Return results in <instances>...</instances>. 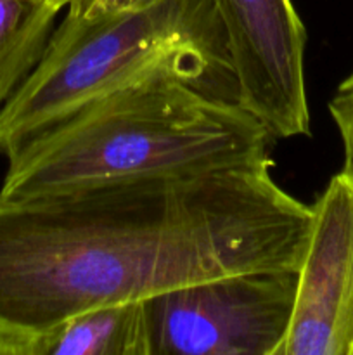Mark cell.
I'll return each instance as SVG.
<instances>
[{
  "label": "cell",
  "instance_id": "cell-1",
  "mask_svg": "<svg viewBox=\"0 0 353 355\" xmlns=\"http://www.w3.org/2000/svg\"><path fill=\"white\" fill-rule=\"evenodd\" d=\"M272 165L0 194V347L197 281L300 270L314 208L272 179Z\"/></svg>",
  "mask_w": 353,
  "mask_h": 355
},
{
  "label": "cell",
  "instance_id": "cell-2",
  "mask_svg": "<svg viewBox=\"0 0 353 355\" xmlns=\"http://www.w3.org/2000/svg\"><path fill=\"white\" fill-rule=\"evenodd\" d=\"M210 73L199 62L173 61L85 104L7 158L0 194L47 196L273 163L275 139L235 97L208 92Z\"/></svg>",
  "mask_w": 353,
  "mask_h": 355
},
{
  "label": "cell",
  "instance_id": "cell-3",
  "mask_svg": "<svg viewBox=\"0 0 353 355\" xmlns=\"http://www.w3.org/2000/svg\"><path fill=\"white\" fill-rule=\"evenodd\" d=\"M173 61L230 75L211 0H142L97 16L68 12L40 62L0 110V155L9 158L85 104Z\"/></svg>",
  "mask_w": 353,
  "mask_h": 355
},
{
  "label": "cell",
  "instance_id": "cell-4",
  "mask_svg": "<svg viewBox=\"0 0 353 355\" xmlns=\"http://www.w3.org/2000/svg\"><path fill=\"white\" fill-rule=\"evenodd\" d=\"M298 270L227 274L142 300L147 355H277L289 333Z\"/></svg>",
  "mask_w": 353,
  "mask_h": 355
},
{
  "label": "cell",
  "instance_id": "cell-5",
  "mask_svg": "<svg viewBox=\"0 0 353 355\" xmlns=\"http://www.w3.org/2000/svg\"><path fill=\"white\" fill-rule=\"evenodd\" d=\"M224 26L234 97L273 139L310 135L307 30L291 0H211Z\"/></svg>",
  "mask_w": 353,
  "mask_h": 355
},
{
  "label": "cell",
  "instance_id": "cell-6",
  "mask_svg": "<svg viewBox=\"0 0 353 355\" xmlns=\"http://www.w3.org/2000/svg\"><path fill=\"white\" fill-rule=\"evenodd\" d=\"M311 208L293 321L277 355H353V177L336 173Z\"/></svg>",
  "mask_w": 353,
  "mask_h": 355
},
{
  "label": "cell",
  "instance_id": "cell-7",
  "mask_svg": "<svg viewBox=\"0 0 353 355\" xmlns=\"http://www.w3.org/2000/svg\"><path fill=\"white\" fill-rule=\"evenodd\" d=\"M0 355H147L142 300L90 309L0 347Z\"/></svg>",
  "mask_w": 353,
  "mask_h": 355
},
{
  "label": "cell",
  "instance_id": "cell-8",
  "mask_svg": "<svg viewBox=\"0 0 353 355\" xmlns=\"http://www.w3.org/2000/svg\"><path fill=\"white\" fill-rule=\"evenodd\" d=\"M61 10L48 0H0V104L40 62Z\"/></svg>",
  "mask_w": 353,
  "mask_h": 355
},
{
  "label": "cell",
  "instance_id": "cell-9",
  "mask_svg": "<svg viewBox=\"0 0 353 355\" xmlns=\"http://www.w3.org/2000/svg\"><path fill=\"white\" fill-rule=\"evenodd\" d=\"M329 113L334 120L343 144V172L353 177V71L339 83L329 103Z\"/></svg>",
  "mask_w": 353,
  "mask_h": 355
},
{
  "label": "cell",
  "instance_id": "cell-10",
  "mask_svg": "<svg viewBox=\"0 0 353 355\" xmlns=\"http://www.w3.org/2000/svg\"><path fill=\"white\" fill-rule=\"evenodd\" d=\"M142 0H76L68 6V12L80 14V16H97V14L111 12V10L127 9Z\"/></svg>",
  "mask_w": 353,
  "mask_h": 355
},
{
  "label": "cell",
  "instance_id": "cell-11",
  "mask_svg": "<svg viewBox=\"0 0 353 355\" xmlns=\"http://www.w3.org/2000/svg\"><path fill=\"white\" fill-rule=\"evenodd\" d=\"M48 2L55 3V6H59V7H61V9H64V7L71 6L73 2H76V0H48Z\"/></svg>",
  "mask_w": 353,
  "mask_h": 355
}]
</instances>
